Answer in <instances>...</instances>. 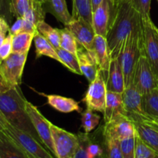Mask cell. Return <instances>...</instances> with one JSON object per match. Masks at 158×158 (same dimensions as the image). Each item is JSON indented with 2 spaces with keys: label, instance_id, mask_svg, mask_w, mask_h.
<instances>
[{
  "label": "cell",
  "instance_id": "12",
  "mask_svg": "<svg viewBox=\"0 0 158 158\" xmlns=\"http://www.w3.org/2000/svg\"><path fill=\"white\" fill-rule=\"evenodd\" d=\"M80 46L90 52H94L96 32L91 24L82 19H73L65 26Z\"/></svg>",
  "mask_w": 158,
  "mask_h": 158
},
{
  "label": "cell",
  "instance_id": "23",
  "mask_svg": "<svg viewBox=\"0 0 158 158\" xmlns=\"http://www.w3.org/2000/svg\"><path fill=\"white\" fill-rule=\"evenodd\" d=\"M33 43L35 48V58L39 59L41 56H47L62 64V60L59 57L56 49L41 33L38 32V30L35 34Z\"/></svg>",
  "mask_w": 158,
  "mask_h": 158
},
{
  "label": "cell",
  "instance_id": "7",
  "mask_svg": "<svg viewBox=\"0 0 158 158\" xmlns=\"http://www.w3.org/2000/svg\"><path fill=\"white\" fill-rule=\"evenodd\" d=\"M50 129L56 158H73L80 144L78 134H74L50 122Z\"/></svg>",
  "mask_w": 158,
  "mask_h": 158
},
{
  "label": "cell",
  "instance_id": "45",
  "mask_svg": "<svg viewBox=\"0 0 158 158\" xmlns=\"http://www.w3.org/2000/svg\"><path fill=\"white\" fill-rule=\"evenodd\" d=\"M120 1H131V0H120Z\"/></svg>",
  "mask_w": 158,
  "mask_h": 158
},
{
  "label": "cell",
  "instance_id": "27",
  "mask_svg": "<svg viewBox=\"0 0 158 158\" xmlns=\"http://www.w3.org/2000/svg\"><path fill=\"white\" fill-rule=\"evenodd\" d=\"M56 51L59 57L62 60V65L63 66L67 68L69 71H71L73 73L82 75L77 56L72 53V52H68V51L65 50L62 48L56 49Z\"/></svg>",
  "mask_w": 158,
  "mask_h": 158
},
{
  "label": "cell",
  "instance_id": "20",
  "mask_svg": "<svg viewBox=\"0 0 158 158\" xmlns=\"http://www.w3.org/2000/svg\"><path fill=\"white\" fill-rule=\"evenodd\" d=\"M94 52L100 69L103 72V75H106L109 70L111 59L105 37L96 34Z\"/></svg>",
  "mask_w": 158,
  "mask_h": 158
},
{
  "label": "cell",
  "instance_id": "10",
  "mask_svg": "<svg viewBox=\"0 0 158 158\" xmlns=\"http://www.w3.org/2000/svg\"><path fill=\"white\" fill-rule=\"evenodd\" d=\"M143 20V52L156 76H158V28L151 18Z\"/></svg>",
  "mask_w": 158,
  "mask_h": 158
},
{
  "label": "cell",
  "instance_id": "16",
  "mask_svg": "<svg viewBox=\"0 0 158 158\" xmlns=\"http://www.w3.org/2000/svg\"><path fill=\"white\" fill-rule=\"evenodd\" d=\"M77 58L82 75L87 79L89 83H91L93 80H95L99 73L101 71L97 64L94 52H89L83 46L79 45Z\"/></svg>",
  "mask_w": 158,
  "mask_h": 158
},
{
  "label": "cell",
  "instance_id": "46",
  "mask_svg": "<svg viewBox=\"0 0 158 158\" xmlns=\"http://www.w3.org/2000/svg\"><path fill=\"white\" fill-rule=\"evenodd\" d=\"M157 82H158V76H157Z\"/></svg>",
  "mask_w": 158,
  "mask_h": 158
},
{
  "label": "cell",
  "instance_id": "40",
  "mask_svg": "<svg viewBox=\"0 0 158 158\" xmlns=\"http://www.w3.org/2000/svg\"><path fill=\"white\" fill-rule=\"evenodd\" d=\"M23 26H24V19L23 18H17L16 21L15 22L12 27L10 28L9 32L12 33V35H15L19 32H23Z\"/></svg>",
  "mask_w": 158,
  "mask_h": 158
},
{
  "label": "cell",
  "instance_id": "15",
  "mask_svg": "<svg viewBox=\"0 0 158 158\" xmlns=\"http://www.w3.org/2000/svg\"><path fill=\"white\" fill-rule=\"evenodd\" d=\"M123 117H127L123 94L107 91L106 107L103 112V120L105 123Z\"/></svg>",
  "mask_w": 158,
  "mask_h": 158
},
{
  "label": "cell",
  "instance_id": "28",
  "mask_svg": "<svg viewBox=\"0 0 158 158\" xmlns=\"http://www.w3.org/2000/svg\"><path fill=\"white\" fill-rule=\"evenodd\" d=\"M143 109L150 116L158 119V87L143 95Z\"/></svg>",
  "mask_w": 158,
  "mask_h": 158
},
{
  "label": "cell",
  "instance_id": "18",
  "mask_svg": "<svg viewBox=\"0 0 158 158\" xmlns=\"http://www.w3.org/2000/svg\"><path fill=\"white\" fill-rule=\"evenodd\" d=\"M124 107L128 114H146L143 109V95H142L133 84L125 89L123 93Z\"/></svg>",
  "mask_w": 158,
  "mask_h": 158
},
{
  "label": "cell",
  "instance_id": "39",
  "mask_svg": "<svg viewBox=\"0 0 158 158\" xmlns=\"http://www.w3.org/2000/svg\"><path fill=\"white\" fill-rule=\"evenodd\" d=\"M10 31L9 23L6 19L0 15V45L3 43Z\"/></svg>",
  "mask_w": 158,
  "mask_h": 158
},
{
  "label": "cell",
  "instance_id": "29",
  "mask_svg": "<svg viewBox=\"0 0 158 158\" xmlns=\"http://www.w3.org/2000/svg\"><path fill=\"white\" fill-rule=\"evenodd\" d=\"M100 117L98 114H95L94 110L89 108H86L82 113V127L84 130V133L89 134L92 132L100 123Z\"/></svg>",
  "mask_w": 158,
  "mask_h": 158
},
{
  "label": "cell",
  "instance_id": "17",
  "mask_svg": "<svg viewBox=\"0 0 158 158\" xmlns=\"http://www.w3.org/2000/svg\"><path fill=\"white\" fill-rule=\"evenodd\" d=\"M104 76L107 91L123 94L125 90V80L118 58L111 60L109 70Z\"/></svg>",
  "mask_w": 158,
  "mask_h": 158
},
{
  "label": "cell",
  "instance_id": "11",
  "mask_svg": "<svg viewBox=\"0 0 158 158\" xmlns=\"http://www.w3.org/2000/svg\"><path fill=\"white\" fill-rule=\"evenodd\" d=\"M106 94L107 88L106 81L103 72L100 71L95 80L89 83L83 101L88 108L103 114L106 107Z\"/></svg>",
  "mask_w": 158,
  "mask_h": 158
},
{
  "label": "cell",
  "instance_id": "22",
  "mask_svg": "<svg viewBox=\"0 0 158 158\" xmlns=\"http://www.w3.org/2000/svg\"><path fill=\"white\" fill-rule=\"evenodd\" d=\"M0 158H30L7 134L0 131Z\"/></svg>",
  "mask_w": 158,
  "mask_h": 158
},
{
  "label": "cell",
  "instance_id": "5",
  "mask_svg": "<svg viewBox=\"0 0 158 158\" xmlns=\"http://www.w3.org/2000/svg\"><path fill=\"white\" fill-rule=\"evenodd\" d=\"M137 135L158 154V119L149 114H128Z\"/></svg>",
  "mask_w": 158,
  "mask_h": 158
},
{
  "label": "cell",
  "instance_id": "4",
  "mask_svg": "<svg viewBox=\"0 0 158 158\" xmlns=\"http://www.w3.org/2000/svg\"><path fill=\"white\" fill-rule=\"evenodd\" d=\"M2 131L30 158H56L37 139L11 123H8Z\"/></svg>",
  "mask_w": 158,
  "mask_h": 158
},
{
  "label": "cell",
  "instance_id": "26",
  "mask_svg": "<svg viewBox=\"0 0 158 158\" xmlns=\"http://www.w3.org/2000/svg\"><path fill=\"white\" fill-rule=\"evenodd\" d=\"M37 30L41 33L56 49L60 47V29L53 28L45 22V20L40 22L37 26Z\"/></svg>",
  "mask_w": 158,
  "mask_h": 158
},
{
  "label": "cell",
  "instance_id": "41",
  "mask_svg": "<svg viewBox=\"0 0 158 158\" xmlns=\"http://www.w3.org/2000/svg\"><path fill=\"white\" fill-rule=\"evenodd\" d=\"M11 88H12L11 86L5 80L4 77H3L2 73L0 70V93L6 92V91L9 90Z\"/></svg>",
  "mask_w": 158,
  "mask_h": 158
},
{
  "label": "cell",
  "instance_id": "37",
  "mask_svg": "<svg viewBox=\"0 0 158 158\" xmlns=\"http://www.w3.org/2000/svg\"><path fill=\"white\" fill-rule=\"evenodd\" d=\"M80 144L74 154L73 158H88L86 152V133H80Z\"/></svg>",
  "mask_w": 158,
  "mask_h": 158
},
{
  "label": "cell",
  "instance_id": "1",
  "mask_svg": "<svg viewBox=\"0 0 158 158\" xmlns=\"http://www.w3.org/2000/svg\"><path fill=\"white\" fill-rule=\"evenodd\" d=\"M142 25L141 15L131 1L117 3L106 36L111 60L118 58L127 38Z\"/></svg>",
  "mask_w": 158,
  "mask_h": 158
},
{
  "label": "cell",
  "instance_id": "6",
  "mask_svg": "<svg viewBox=\"0 0 158 158\" xmlns=\"http://www.w3.org/2000/svg\"><path fill=\"white\" fill-rule=\"evenodd\" d=\"M142 94H148L158 87L157 77L154 73L144 52L137 61L134 71L132 83Z\"/></svg>",
  "mask_w": 158,
  "mask_h": 158
},
{
  "label": "cell",
  "instance_id": "8",
  "mask_svg": "<svg viewBox=\"0 0 158 158\" xmlns=\"http://www.w3.org/2000/svg\"><path fill=\"white\" fill-rule=\"evenodd\" d=\"M27 56L28 53L12 52L7 58L0 61V70L11 87L20 86Z\"/></svg>",
  "mask_w": 158,
  "mask_h": 158
},
{
  "label": "cell",
  "instance_id": "44",
  "mask_svg": "<svg viewBox=\"0 0 158 158\" xmlns=\"http://www.w3.org/2000/svg\"><path fill=\"white\" fill-rule=\"evenodd\" d=\"M112 1H113V2H114V3H116V4H117V3H118V2H120V0H112Z\"/></svg>",
  "mask_w": 158,
  "mask_h": 158
},
{
  "label": "cell",
  "instance_id": "24",
  "mask_svg": "<svg viewBox=\"0 0 158 158\" xmlns=\"http://www.w3.org/2000/svg\"><path fill=\"white\" fill-rule=\"evenodd\" d=\"M73 19H82L93 26V7L91 0H72Z\"/></svg>",
  "mask_w": 158,
  "mask_h": 158
},
{
  "label": "cell",
  "instance_id": "31",
  "mask_svg": "<svg viewBox=\"0 0 158 158\" xmlns=\"http://www.w3.org/2000/svg\"><path fill=\"white\" fill-rule=\"evenodd\" d=\"M33 0H11L10 12L15 18H23Z\"/></svg>",
  "mask_w": 158,
  "mask_h": 158
},
{
  "label": "cell",
  "instance_id": "42",
  "mask_svg": "<svg viewBox=\"0 0 158 158\" xmlns=\"http://www.w3.org/2000/svg\"><path fill=\"white\" fill-rule=\"evenodd\" d=\"M8 123H9V121L6 120L5 116L3 115V114L0 110V131H4Z\"/></svg>",
  "mask_w": 158,
  "mask_h": 158
},
{
  "label": "cell",
  "instance_id": "32",
  "mask_svg": "<svg viewBox=\"0 0 158 158\" xmlns=\"http://www.w3.org/2000/svg\"><path fill=\"white\" fill-rule=\"evenodd\" d=\"M135 158H158V154L137 135Z\"/></svg>",
  "mask_w": 158,
  "mask_h": 158
},
{
  "label": "cell",
  "instance_id": "47",
  "mask_svg": "<svg viewBox=\"0 0 158 158\" xmlns=\"http://www.w3.org/2000/svg\"><path fill=\"white\" fill-rule=\"evenodd\" d=\"M157 2H158V0H157Z\"/></svg>",
  "mask_w": 158,
  "mask_h": 158
},
{
  "label": "cell",
  "instance_id": "9",
  "mask_svg": "<svg viewBox=\"0 0 158 158\" xmlns=\"http://www.w3.org/2000/svg\"><path fill=\"white\" fill-rule=\"evenodd\" d=\"M26 110L42 143L56 157V151L50 129V121L41 114L36 106L28 100L26 102Z\"/></svg>",
  "mask_w": 158,
  "mask_h": 158
},
{
  "label": "cell",
  "instance_id": "25",
  "mask_svg": "<svg viewBox=\"0 0 158 158\" xmlns=\"http://www.w3.org/2000/svg\"><path fill=\"white\" fill-rule=\"evenodd\" d=\"M35 32H22L12 35V52L29 53Z\"/></svg>",
  "mask_w": 158,
  "mask_h": 158
},
{
  "label": "cell",
  "instance_id": "36",
  "mask_svg": "<svg viewBox=\"0 0 158 158\" xmlns=\"http://www.w3.org/2000/svg\"><path fill=\"white\" fill-rule=\"evenodd\" d=\"M12 34L9 32L0 45V61L7 58L12 52Z\"/></svg>",
  "mask_w": 158,
  "mask_h": 158
},
{
  "label": "cell",
  "instance_id": "19",
  "mask_svg": "<svg viewBox=\"0 0 158 158\" xmlns=\"http://www.w3.org/2000/svg\"><path fill=\"white\" fill-rule=\"evenodd\" d=\"M46 12L53 15L64 26L73 19L72 14L69 12L66 0H40Z\"/></svg>",
  "mask_w": 158,
  "mask_h": 158
},
{
  "label": "cell",
  "instance_id": "34",
  "mask_svg": "<svg viewBox=\"0 0 158 158\" xmlns=\"http://www.w3.org/2000/svg\"><path fill=\"white\" fill-rule=\"evenodd\" d=\"M105 141L107 158H123L119 140L105 137Z\"/></svg>",
  "mask_w": 158,
  "mask_h": 158
},
{
  "label": "cell",
  "instance_id": "3",
  "mask_svg": "<svg viewBox=\"0 0 158 158\" xmlns=\"http://www.w3.org/2000/svg\"><path fill=\"white\" fill-rule=\"evenodd\" d=\"M143 52V25H142L141 27L135 29L127 38L118 56L124 76L126 88L132 83L134 69L139 58Z\"/></svg>",
  "mask_w": 158,
  "mask_h": 158
},
{
  "label": "cell",
  "instance_id": "33",
  "mask_svg": "<svg viewBox=\"0 0 158 158\" xmlns=\"http://www.w3.org/2000/svg\"><path fill=\"white\" fill-rule=\"evenodd\" d=\"M136 137L137 134L120 141L123 158H135Z\"/></svg>",
  "mask_w": 158,
  "mask_h": 158
},
{
  "label": "cell",
  "instance_id": "43",
  "mask_svg": "<svg viewBox=\"0 0 158 158\" xmlns=\"http://www.w3.org/2000/svg\"><path fill=\"white\" fill-rule=\"evenodd\" d=\"M103 0H91L92 2V7H93V11L95 10L102 2H103Z\"/></svg>",
  "mask_w": 158,
  "mask_h": 158
},
{
  "label": "cell",
  "instance_id": "35",
  "mask_svg": "<svg viewBox=\"0 0 158 158\" xmlns=\"http://www.w3.org/2000/svg\"><path fill=\"white\" fill-rule=\"evenodd\" d=\"M133 6L141 15L142 19L151 18V0H131Z\"/></svg>",
  "mask_w": 158,
  "mask_h": 158
},
{
  "label": "cell",
  "instance_id": "14",
  "mask_svg": "<svg viewBox=\"0 0 158 158\" xmlns=\"http://www.w3.org/2000/svg\"><path fill=\"white\" fill-rule=\"evenodd\" d=\"M102 129L105 137L119 141L137 134L134 123L127 117H120L109 123H104Z\"/></svg>",
  "mask_w": 158,
  "mask_h": 158
},
{
  "label": "cell",
  "instance_id": "2",
  "mask_svg": "<svg viewBox=\"0 0 158 158\" xmlns=\"http://www.w3.org/2000/svg\"><path fill=\"white\" fill-rule=\"evenodd\" d=\"M26 100L20 86L12 87L6 92L0 93V110L9 123L31 134L42 143L26 112Z\"/></svg>",
  "mask_w": 158,
  "mask_h": 158
},
{
  "label": "cell",
  "instance_id": "13",
  "mask_svg": "<svg viewBox=\"0 0 158 158\" xmlns=\"http://www.w3.org/2000/svg\"><path fill=\"white\" fill-rule=\"evenodd\" d=\"M116 6L117 4L112 0H103V2L94 11L93 27L97 35L106 38Z\"/></svg>",
  "mask_w": 158,
  "mask_h": 158
},
{
  "label": "cell",
  "instance_id": "30",
  "mask_svg": "<svg viewBox=\"0 0 158 158\" xmlns=\"http://www.w3.org/2000/svg\"><path fill=\"white\" fill-rule=\"evenodd\" d=\"M60 47L65 50L70 52L77 56L79 44L73 34L66 28L60 29Z\"/></svg>",
  "mask_w": 158,
  "mask_h": 158
},
{
  "label": "cell",
  "instance_id": "38",
  "mask_svg": "<svg viewBox=\"0 0 158 158\" xmlns=\"http://www.w3.org/2000/svg\"><path fill=\"white\" fill-rule=\"evenodd\" d=\"M11 0H0V15L8 21L11 20L12 13L10 12Z\"/></svg>",
  "mask_w": 158,
  "mask_h": 158
},
{
  "label": "cell",
  "instance_id": "21",
  "mask_svg": "<svg viewBox=\"0 0 158 158\" xmlns=\"http://www.w3.org/2000/svg\"><path fill=\"white\" fill-rule=\"evenodd\" d=\"M43 95L47 99L48 104L59 112L66 114L71 112L82 113V108L79 105V103L73 99L56 94Z\"/></svg>",
  "mask_w": 158,
  "mask_h": 158
}]
</instances>
